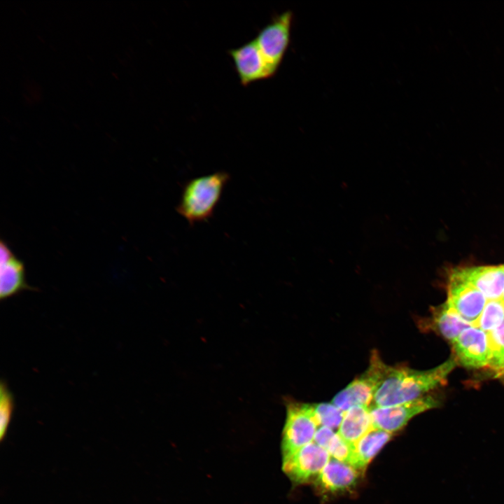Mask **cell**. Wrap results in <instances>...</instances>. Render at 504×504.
I'll return each instance as SVG.
<instances>
[{
  "mask_svg": "<svg viewBox=\"0 0 504 504\" xmlns=\"http://www.w3.org/2000/svg\"><path fill=\"white\" fill-rule=\"evenodd\" d=\"M456 364L450 358L427 370L385 364L370 407H389L418 399L446 382Z\"/></svg>",
  "mask_w": 504,
  "mask_h": 504,
  "instance_id": "6da1fadb",
  "label": "cell"
},
{
  "mask_svg": "<svg viewBox=\"0 0 504 504\" xmlns=\"http://www.w3.org/2000/svg\"><path fill=\"white\" fill-rule=\"evenodd\" d=\"M230 178L225 172H216L187 181L182 188L176 211L190 225L212 218Z\"/></svg>",
  "mask_w": 504,
  "mask_h": 504,
  "instance_id": "7a4b0ae2",
  "label": "cell"
},
{
  "mask_svg": "<svg viewBox=\"0 0 504 504\" xmlns=\"http://www.w3.org/2000/svg\"><path fill=\"white\" fill-rule=\"evenodd\" d=\"M286 416L282 430V458H286L314 441L319 424L314 404L286 398Z\"/></svg>",
  "mask_w": 504,
  "mask_h": 504,
  "instance_id": "3957f363",
  "label": "cell"
},
{
  "mask_svg": "<svg viewBox=\"0 0 504 504\" xmlns=\"http://www.w3.org/2000/svg\"><path fill=\"white\" fill-rule=\"evenodd\" d=\"M293 19V15L290 10L284 11L262 27L254 38L274 76L289 46Z\"/></svg>",
  "mask_w": 504,
  "mask_h": 504,
  "instance_id": "277c9868",
  "label": "cell"
},
{
  "mask_svg": "<svg viewBox=\"0 0 504 504\" xmlns=\"http://www.w3.org/2000/svg\"><path fill=\"white\" fill-rule=\"evenodd\" d=\"M385 364L379 352L372 351L366 370L337 393L331 402L344 412L355 406L370 408Z\"/></svg>",
  "mask_w": 504,
  "mask_h": 504,
  "instance_id": "5b68a950",
  "label": "cell"
},
{
  "mask_svg": "<svg viewBox=\"0 0 504 504\" xmlns=\"http://www.w3.org/2000/svg\"><path fill=\"white\" fill-rule=\"evenodd\" d=\"M330 456L326 449L312 442L283 458L282 470L293 484H302L316 479L330 461Z\"/></svg>",
  "mask_w": 504,
  "mask_h": 504,
  "instance_id": "8992f818",
  "label": "cell"
},
{
  "mask_svg": "<svg viewBox=\"0 0 504 504\" xmlns=\"http://www.w3.org/2000/svg\"><path fill=\"white\" fill-rule=\"evenodd\" d=\"M440 402L431 396L389 407H370L374 428L392 433L407 425L416 415L438 407Z\"/></svg>",
  "mask_w": 504,
  "mask_h": 504,
  "instance_id": "52a82bcc",
  "label": "cell"
},
{
  "mask_svg": "<svg viewBox=\"0 0 504 504\" xmlns=\"http://www.w3.org/2000/svg\"><path fill=\"white\" fill-rule=\"evenodd\" d=\"M228 53L243 86L274 76L254 38L230 49Z\"/></svg>",
  "mask_w": 504,
  "mask_h": 504,
  "instance_id": "ba28073f",
  "label": "cell"
},
{
  "mask_svg": "<svg viewBox=\"0 0 504 504\" xmlns=\"http://www.w3.org/2000/svg\"><path fill=\"white\" fill-rule=\"evenodd\" d=\"M447 303L471 324L482 312L486 298L470 283L453 274L449 276Z\"/></svg>",
  "mask_w": 504,
  "mask_h": 504,
  "instance_id": "9c48e42d",
  "label": "cell"
},
{
  "mask_svg": "<svg viewBox=\"0 0 504 504\" xmlns=\"http://www.w3.org/2000/svg\"><path fill=\"white\" fill-rule=\"evenodd\" d=\"M454 351L460 360L468 368H479L489 362L487 333L470 326L464 330L453 343Z\"/></svg>",
  "mask_w": 504,
  "mask_h": 504,
  "instance_id": "30bf717a",
  "label": "cell"
},
{
  "mask_svg": "<svg viewBox=\"0 0 504 504\" xmlns=\"http://www.w3.org/2000/svg\"><path fill=\"white\" fill-rule=\"evenodd\" d=\"M25 290H34L26 281L24 262L3 239L0 241V299L6 300Z\"/></svg>",
  "mask_w": 504,
  "mask_h": 504,
  "instance_id": "8fae6325",
  "label": "cell"
},
{
  "mask_svg": "<svg viewBox=\"0 0 504 504\" xmlns=\"http://www.w3.org/2000/svg\"><path fill=\"white\" fill-rule=\"evenodd\" d=\"M452 273L470 283L489 300L501 298L504 293V265L468 267Z\"/></svg>",
  "mask_w": 504,
  "mask_h": 504,
  "instance_id": "7c38bea8",
  "label": "cell"
},
{
  "mask_svg": "<svg viewBox=\"0 0 504 504\" xmlns=\"http://www.w3.org/2000/svg\"><path fill=\"white\" fill-rule=\"evenodd\" d=\"M358 477V470L352 465L330 458L315 482L326 492L335 493L352 487Z\"/></svg>",
  "mask_w": 504,
  "mask_h": 504,
  "instance_id": "4fadbf2b",
  "label": "cell"
},
{
  "mask_svg": "<svg viewBox=\"0 0 504 504\" xmlns=\"http://www.w3.org/2000/svg\"><path fill=\"white\" fill-rule=\"evenodd\" d=\"M373 428L370 409L355 406L344 412L337 433L348 443L354 445Z\"/></svg>",
  "mask_w": 504,
  "mask_h": 504,
  "instance_id": "5bb4252c",
  "label": "cell"
},
{
  "mask_svg": "<svg viewBox=\"0 0 504 504\" xmlns=\"http://www.w3.org/2000/svg\"><path fill=\"white\" fill-rule=\"evenodd\" d=\"M431 321L433 328L452 344L464 330L472 326L447 302L433 309Z\"/></svg>",
  "mask_w": 504,
  "mask_h": 504,
  "instance_id": "9a60e30c",
  "label": "cell"
},
{
  "mask_svg": "<svg viewBox=\"0 0 504 504\" xmlns=\"http://www.w3.org/2000/svg\"><path fill=\"white\" fill-rule=\"evenodd\" d=\"M391 438V433L388 432L375 428L372 429L354 444L351 465L357 470L365 468Z\"/></svg>",
  "mask_w": 504,
  "mask_h": 504,
  "instance_id": "2e32d148",
  "label": "cell"
},
{
  "mask_svg": "<svg viewBox=\"0 0 504 504\" xmlns=\"http://www.w3.org/2000/svg\"><path fill=\"white\" fill-rule=\"evenodd\" d=\"M504 321V299L489 300L478 318L472 326L484 332H490L498 327Z\"/></svg>",
  "mask_w": 504,
  "mask_h": 504,
  "instance_id": "e0dca14e",
  "label": "cell"
},
{
  "mask_svg": "<svg viewBox=\"0 0 504 504\" xmlns=\"http://www.w3.org/2000/svg\"><path fill=\"white\" fill-rule=\"evenodd\" d=\"M314 411L320 426L331 429L338 428L342 421L344 412L332 402L314 404Z\"/></svg>",
  "mask_w": 504,
  "mask_h": 504,
  "instance_id": "ac0fdd59",
  "label": "cell"
},
{
  "mask_svg": "<svg viewBox=\"0 0 504 504\" xmlns=\"http://www.w3.org/2000/svg\"><path fill=\"white\" fill-rule=\"evenodd\" d=\"M14 407L13 393L6 383L1 380L0 384V439L2 440L11 419Z\"/></svg>",
  "mask_w": 504,
  "mask_h": 504,
  "instance_id": "d6986e66",
  "label": "cell"
},
{
  "mask_svg": "<svg viewBox=\"0 0 504 504\" xmlns=\"http://www.w3.org/2000/svg\"><path fill=\"white\" fill-rule=\"evenodd\" d=\"M489 349V362L488 366L493 368L504 355V321L494 330L487 333Z\"/></svg>",
  "mask_w": 504,
  "mask_h": 504,
  "instance_id": "ffe728a7",
  "label": "cell"
},
{
  "mask_svg": "<svg viewBox=\"0 0 504 504\" xmlns=\"http://www.w3.org/2000/svg\"><path fill=\"white\" fill-rule=\"evenodd\" d=\"M354 445L348 443L337 433L332 438L327 451L333 458L351 465Z\"/></svg>",
  "mask_w": 504,
  "mask_h": 504,
  "instance_id": "44dd1931",
  "label": "cell"
},
{
  "mask_svg": "<svg viewBox=\"0 0 504 504\" xmlns=\"http://www.w3.org/2000/svg\"><path fill=\"white\" fill-rule=\"evenodd\" d=\"M336 433L332 429L320 426L317 429L314 438V442L327 450V448Z\"/></svg>",
  "mask_w": 504,
  "mask_h": 504,
  "instance_id": "7402d4cb",
  "label": "cell"
},
{
  "mask_svg": "<svg viewBox=\"0 0 504 504\" xmlns=\"http://www.w3.org/2000/svg\"><path fill=\"white\" fill-rule=\"evenodd\" d=\"M491 369L496 377H504V355L500 360Z\"/></svg>",
  "mask_w": 504,
  "mask_h": 504,
  "instance_id": "603a6c76",
  "label": "cell"
},
{
  "mask_svg": "<svg viewBox=\"0 0 504 504\" xmlns=\"http://www.w3.org/2000/svg\"><path fill=\"white\" fill-rule=\"evenodd\" d=\"M502 298L504 299V293H503V296H502Z\"/></svg>",
  "mask_w": 504,
  "mask_h": 504,
  "instance_id": "cb8c5ba5",
  "label": "cell"
}]
</instances>
